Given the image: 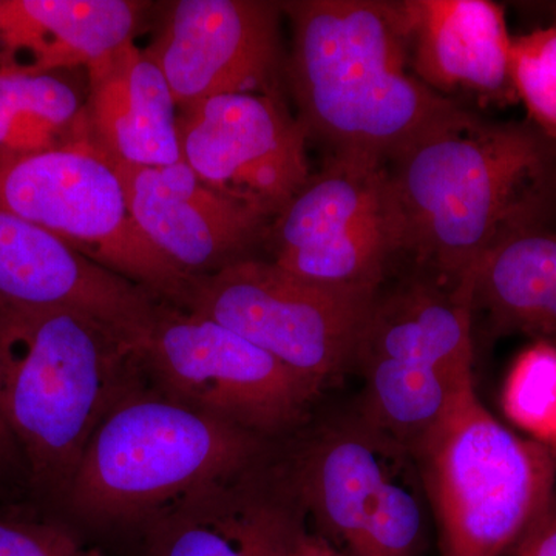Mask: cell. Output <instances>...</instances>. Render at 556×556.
<instances>
[{"mask_svg":"<svg viewBox=\"0 0 556 556\" xmlns=\"http://www.w3.org/2000/svg\"><path fill=\"white\" fill-rule=\"evenodd\" d=\"M387 172L397 258L460 280L556 189V148L530 123H492L466 110L394 153Z\"/></svg>","mask_w":556,"mask_h":556,"instance_id":"obj_1","label":"cell"},{"mask_svg":"<svg viewBox=\"0 0 556 556\" xmlns=\"http://www.w3.org/2000/svg\"><path fill=\"white\" fill-rule=\"evenodd\" d=\"M291 22L285 64L298 119L332 153L388 161L431 127L466 112L409 68L399 2H280Z\"/></svg>","mask_w":556,"mask_h":556,"instance_id":"obj_2","label":"cell"},{"mask_svg":"<svg viewBox=\"0 0 556 556\" xmlns=\"http://www.w3.org/2000/svg\"><path fill=\"white\" fill-rule=\"evenodd\" d=\"M0 371L24 478L61 504L94 431L144 379L137 343L78 311H0Z\"/></svg>","mask_w":556,"mask_h":556,"instance_id":"obj_3","label":"cell"},{"mask_svg":"<svg viewBox=\"0 0 556 556\" xmlns=\"http://www.w3.org/2000/svg\"><path fill=\"white\" fill-rule=\"evenodd\" d=\"M273 447L142 379L94 431L60 506L94 527H144L201 490L251 470Z\"/></svg>","mask_w":556,"mask_h":556,"instance_id":"obj_4","label":"cell"},{"mask_svg":"<svg viewBox=\"0 0 556 556\" xmlns=\"http://www.w3.org/2000/svg\"><path fill=\"white\" fill-rule=\"evenodd\" d=\"M473 320V273L455 281L413 270L380 288L353 362L362 415L415 452L475 391Z\"/></svg>","mask_w":556,"mask_h":556,"instance_id":"obj_5","label":"cell"},{"mask_svg":"<svg viewBox=\"0 0 556 556\" xmlns=\"http://www.w3.org/2000/svg\"><path fill=\"white\" fill-rule=\"evenodd\" d=\"M441 556H501L556 489V450L518 437L468 394L413 453Z\"/></svg>","mask_w":556,"mask_h":556,"instance_id":"obj_6","label":"cell"},{"mask_svg":"<svg viewBox=\"0 0 556 556\" xmlns=\"http://www.w3.org/2000/svg\"><path fill=\"white\" fill-rule=\"evenodd\" d=\"M138 354L164 396L270 442L305 422L324 390L237 332L166 302Z\"/></svg>","mask_w":556,"mask_h":556,"instance_id":"obj_7","label":"cell"},{"mask_svg":"<svg viewBox=\"0 0 556 556\" xmlns=\"http://www.w3.org/2000/svg\"><path fill=\"white\" fill-rule=\"evenodd\" d=\"M0 211L27 219L153 295L181 305L190 278L131 217L116 170L87 141L0 159Z\"/></svg>","mask_w":556,"mask_h":556,"instance_id":"obj_8","label":"cell"},{"mask_svg":"<svg viewBox=\"0 0 556 556\" xmlns=\"http://www.w3.org/2000/svg\"><path fill=\"white\" fill-rule=\"evenodd\" d=\"M270 263L292 276L375 299L397 258L387 161L331 153L266 230Z\"/></svg>","mask_w":556,"mask_h":556,"instance_id":"obj_9","label":"cell"},{"mask_svg":"<svg viewBox=\"0 0 556 556\" xmlns=\"http://www.w3.org/2000/svg\"><path fill=\"white\" fill-rule=\"evenodd\" d=\"M375 299L318 287L249 257L190 278L178 308L237 332L324 388L353 368Z\"/></svg>","mask_w":556,"mask_h":556,"instance_id":"obj_10","label":"cell"},{"mask_svg":"<svg viewBox=\"0 0 556 556\" xmlns=\"http://www.w3.org/2000/svg\"><path fill=\"white\" fill-rule=\"evenodd\" d=\"M181 160L212 190L273 222L311 178L308 135L278 93H232L178 109Z\"/></svg>","mask_w":556,"mask_h":556,"instance_id":"obj_11","label":"cell"},{"mask_svg":"<svg viewBox=\"0 0 556 556\" xmlns=\"http://www.w3.org/2000/svg\"><path fill=\"white\" fill-rule=\"evenodd\" d=\"M280 2L178 0L142 51L169 84L177 108L232 93H277L287 60Z\"/></svg>","mask_w":556,"mask_h":556,"instance_id":"obj_12","label":"cell"},{"mask_svg":"<svg viewBox=\"0 0 556 556\" xmlns=\"http://www.w3.org/2000/svg\"><path fill=\"white\" fill-rule=\"evenodd\" d=\"M273 456L149 521L144 556H287L309 517Z\"/></svg>","mask_w":556,"mask_h":556,"instance_id":"obj_13","label":"cell"},{"mask_svg":"<svg viewBox=\"0 0 556 556\" xmlns=\"http://www.w3.org/2000/svg\"><path fill=\"white\" fill-rule=\"evenodd\" d=\"M163 300L0 211V311H78L139 343Z\"/></svg>","mask_w":556,"mask_h":556,"instance_id":"obj_14","label":"cell"},{"mask_svg":"<svg viewBox=\"0 0 556 556\" xmlns=\"http://www.w3.org/2000/svg\"><path fill=\"white\" fill-rule=\"evenodd\" d=\"M126 192L131 217L185 276H212L265 240L270 219L207 188L185 161L166 167L110 164Z\"/></svg>","mask_w":556,"mask_h":556,"instance_id":"obj_15","label":"cell"},{"mask_svg":"<svg viewBox=\"0 0 556 556\" xmlns=\"http://www.w3.org/2000/svg\"><path fill=\"white\" fill-rule=\"evenodd\" d=\"M409 450L361 409L316 431L288 460L292 481L317 533L353 556L399 457Z\"/></svg>","mask_w":556,"mask_h":556,"instance_id":"obj_16","label":"cell"},{"mask_svg":"<svg viewBox=\"0 0 556 556\" xmlns=\"http://www.w3.org/2000/svg\"><path fill=\"white\" fill-rule=\"evenodd\" d=\"M409 68L428 89L457 91L497 105L517 104L506 13L489 0L399 2ZM455 101V100H453Z\"/></svg>","mask_w":556,"mask_h":556,"instance_id":"obj_17","label":"cell"},{"mask_svg":"<svg viewBox=\"0 0 556 556\" xmlns=\"http://www.w3.org/2000/svg\"><path fill=\"white\" fill-rule=\"evenodd\" d=\"M87 73L83 141L110 164L166 167L181 161L177 102L161 70L134 42Z\"/></svg>","mask_w":556,"mask_h":556,"instance_id":"obj_18","label":"cell"},{"mask_svg":"<svg viewBox=\"0 0 556 556\" xmlns=\"http://www.w3.org/2000/svg\"><path fill=\"white\" fill-rule=\"evenodd\" d=\"M473 308L493 334L556 340V189L515 218L478 263Z\"/></svg>","mask_w":556,"mask_h":556,"instance_id":"obj_19","label":"cell"},{"mask_svg":"<svg viewBox=\"0 0 556 556\" xmlns=\"http://www.w3.org/2000/svg\"><path fill=\"white\" fill-rule=\"evenodd\" d=\"M148 3L131 0H0V70L20 54L27 73L86 67L134 42Z\"/></svg>","mask_w":556,"mask_h":556,"instance_id":"obj_20","label":"cell"},{"mask_svg":"<svg viewBox=\"0 0 556 556\" xmlns=\"http://www.w3.org/2000/svg\"><path fill=\"white\" fill-rule=\"evenodd\" d=\"M83 110L78 91L56 73L0 70V159L78 141Z\"/></svg>","mask_w":556,"mask_h":556,"instance_id":"obj_21","label":"cell"},{"mask_svg":"<svg viewBox=\"0 0 556 556\" xmlns=\"http://www.w3.org/2000/svg\"><path fill=\"white\" fill-rule=\"evenodd\" d=\"M504 405L511 419L556 450V345L538 340L508 376Z\"/></svg>","mask_w":556,"mask_h":556,"instance_id":"obj_22","label":"cell"},{"mask_svg":"<svg viewBox=\"0 0 556 556\" xmlns=\"http://www.w3.org/2000/svg\"><path fill=\"white\" fill-rule=\"evenodd\" d=\"M510 70L529 123L556 148V22L511 38Z\"/></svg>","mask_w":556,"mask_h":556,"instance_id":"obj_23","label":"cell"},{"mask_svg":"<svg viewBox=\"0 0 556 556\" xmlns=\"http://www.w3.org/2000/svg\"><path fill=\"white\" fill-rule=\"evenodd\" d=\"M0 556H98L51 522L0 518Z\"/></svg>","mask_w":556,"mask_h":556,"instance_id":"obj_24","label":"cell"},{"mask_svg":"<svg viewBox=\"0 0 556 556\" xmlns=\"http://www.w3.org/2000/svg\"><path fill=\"white\" fill-rule=\"evenodd\" d=\"M501 556H556V489L521 535Z\"/></svg>","mask_w":556,"mask_h":556,"instance_id":"obj_25","label":"cell"},{"mask_svg":"<svg viewBox=\"0 0 556 556\" xmlns=\"http://www.w3.org/2000/svg\"><path fill=\"white\" fill-rule=\"evenodd\" d=\"M16 470H21L24 475L20 450L14 444V439L11 437L9 426H7L5 415H3L2 371H0V475Z\"/></svg>","mask_w":556,"mask_h":556,"instance_id":"obj_26","label":"cell"},{"mask_svg":"<svg viewBox=\"0 0 556 556\" xmlns=\"http://www.w3.org/2000/svg\"><path fill=\"white\" fill-rule=\"evenodd\" d=\"M287 556H342L338 548L331 546L317 532H309L308 527L300 532Z\"/></svg>","mask_w":556,"mask_h":556,"instance_id":"obj_27","label":"cell"},{"mask_svg":"<svg viewBox=\"0 0 556 556\" xmlns=\"http://www.w3.org/2000/svg\"><path fill=\"white\" fill-rule=\"evenodd\" d=\"M342 556H346V555H343V554H342Z\"/></svg>","mask_w":556,"mask_h":556,"instance_id":"obj_28","label":"cell"}]
</instances>
